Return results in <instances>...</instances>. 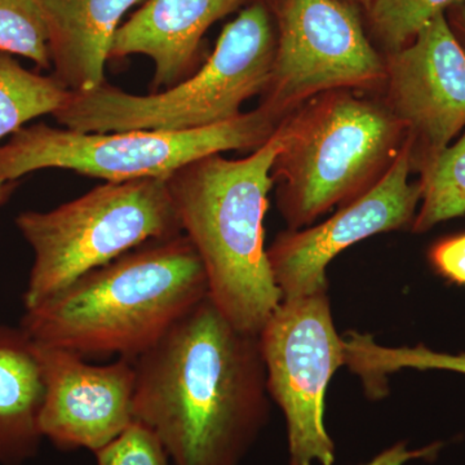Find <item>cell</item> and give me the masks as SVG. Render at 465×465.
Returning <instances> with one entry per match:
<instances>
[{
	"label": "cell",
	"mask_w": 465,
	"mask_h": 465,
	"mask_svg": "<svg viewBox=\"0 0 465 465\" xmlns=\"http://www.w3.org/2000/svg\"><path fill=\"white\" fill-rule=\"evenodd\" d=\"M280 124L258 108L225 124L188 131L85 134L43 124L25 125L0 145V179L17 182L45 168L74 171L106 183L167 179L207 155L255 152Z\"/></svg>",
	"instance_id": "cell-7"
},
{
	"label": "cell",
	"mask_w": 465,
	"mask_h": 465,
	"mask_svg": "<svg viewBox=\"0 0 465 465\" xmlns=\"http://www.w3.org/2000/svg\"><path fill=\"white\" fill-rule=\"evenodd\" d=\"M208 295L206 272L183 232L137 247L25 311L33 341L81 356L136 360Z\"/></svg>",
	"instance_id": "cell-2"
},
{
	"label": "cell",
	"mask_w": 465,
	"mask_h": 465,
	"mask_svg": "<svg viewBox=\"0 0 465 465\" xmlns=\"http://www.w3.org/2000/svg\"><path fill=\"white\" fill-rule=\"evenodd\" d=\"M34 344L45 388L39 421L43 439L57 449L94 454L134 423V360L119 357L94 366L69 349Z\"/></svg>",
	"instance_id": "cell-12"
},
{
	"label": "cell",
	"mask_w": 465,
	"mask_h": 465,
	"mask_svg": "<svg viewBox=\"0 0 465 465\" xmlns=\"http://www.w3.org/2000/svg\"><path fill=\"white\" fill-rule=\"evenodd\" d=\"M342 2H347L349 5H354V7H363L367 9L370 7L371 0H342Z\"/></svg>",
	"instance_id": "cell-25"
},
{
	"label": "cell",
	"mask_w": 465,
	"mask_h": 465,
	"mask_svg": "<svg viewBox=\"0 0 465 465\" xmlns=\"http://www.w3.org/2000/svg\"><path fill=\"white\" fill-rule=\"evenodd\" d=\"M0 52L50 69L47 27L35 0H0Z\"/></svg>",
	"instance_id": "cell-20"
},
{
	"label": "cell",
	"mask_w": 465,
	"mask_h": 465,
	"mask_svg": "<svg viewBox=\"0 0 465 465\" xmlns=\"http://www.w3.org/2000/svg\"><path fill=\"white\" fill-rule=\"evenodd\" d=\"M465 0H371L370 23L387 54L402 50L446 9Z\"/></svg>",
	"instance_id": "cell-19"
},
{
	"label": "cell",
	"mask_w": 465,
	"mask_h": 465,
	"mask_svg": "<svg viewBox=\"0 0 465 465\" xmlns=\"http://www.w3.org/2000/svg\"><path fill=\"white\" fill-rule=\"evenodd\" d=\"M461 21H463V25L465 29V2L463 5V9H461Z\"/></svg>",
	"instance_id": "cell-26"
},
{
	"label": "cell",
	"mask_w": 465,
	"mask_h": 465,
	"mask_svg": "<svg viewBox=\"0 0 465 465\" xmlns=\"http://www.w3.org/2000/svg\"><path fill=\"white\" fill-rule=\"evenodd\" d=\"M259 341L269 396L286 418L290 465H332L335 445L324 427V396L344 365V339L336 331L327 290L282 299Z\"/></svg>",
	"instance_id": "cell-8"
},
{
	"label": "cell",
	"mask_w": 465,
	"mask_h": 465,
	"mask_svg": "<svg viewBox=\"0 0 465 465\" xmlns=\"http://www.w3.org/2000/svg\"><path fill=\"white\" fill-rule=\"evenodd\" d=\"M16 225L34 252L25 311L148 242L183 232L167 179L106 183L54 210L20 213Z\"/></svg>",
	"instance_id": "cell-6"
},
{
	"label": "cell",
	"mask_w": 465,
	"mask_h": 465,
	"mask_svg": "<svg viewBox=\"0 0 465 465\" xmlns=\"http://www.w3.org/2000/svg\"><path fill=\"white\" fill-rule=\"evenodd\" d=\"M94 457L96 465H173L157 436L137 421Z\"/></svg>",
	"instance_id": "cell-21"
},
{
	"label": "cell",
	"mask_w": 465,
	"mask_h": 465,
	"mask_svg": "<svg viewBox=\"0 0 465 465\" xmlns=\"http://www.w3.org/2000/svg\"><path fill=\"white\" fill-rule=\"evenodd\" d=\"M384 60L381 99L405 125L418 173L465 128V47L442 14Z\"/></svg>",
	"instance_id": "cell-10"
},
{
	"label": "cell",
	"mask_w": 465,
	"mask_h": 465,
	"mask_svg": "<svg viewBox=\"0 0 465 465\" xmlns=\"http://www.w3.org/2000/svg\"><path fill=\"white\" fill-rule=\"evenodd\" d=\"M440 449H442V443L440 442L419 450H409L405 442H400L382 451L369 463L360 465H405L415 459H434Z\"/></svg>",
	"instance_id": "cell-23"
},
{
	"label": "cell",
	"mask_w": 465,
	"mask_h": 465,
	"mask_svg": "<svg viewBox=\"0 0 465 465\" xmlns=\"http://www.w3.org/2000/svg\"><path fill=\"white\" fill-rule=\"evenodd\" d=\"M246 0H149L119 26L110 58L148 56L152 90H168L194 74L204 34Z\"/></svg>",
	"instance_id": "cell-13"
},
{
	"label": "cell",
	"mask_w": 465,
	"mask_h": 465,
	"mask_svg": "<svg viewBox=\"0 0 465 465\" xmlns=\"http://www.w3.org/2000/svg\"><path fill=\"white\" fill-rule=\"evenodd\" d=\"M367 94L323 92L281 121L272 177L290 231L374 188L405 148V125L381 96Z\"/></svg>",
	"instance_id": "cell-4"
},
{
	"label": "cell",
	"mask_w": 465,
	"mask_h": 465,
	"mask_svg": "<svg viewBox=\"0 0 465 465\" xmlns=\"http://www.w3.org/2000/svg\"><path fill=\"white\" fill-rule=\"evenodd\" d=\"M418 173L421 198L412 231L428 232L440 223L464 215L465 133Z\"/></svg>",
	"instance_id": "cell-18"
},
{
	"label": "cell",
	"mask_w": 465,
	"mask_h": 465,
	"mask_svg": "<svg viewBox=\"0 0 465 465\" xmlns=\"http://www.w3.org/2000/svg\"><path fill=\"white\" fill-rule=\"evenodd\" d=\"M70 94L54 75L30 72L11 54L0 52V140L33 119L54 115Z\"/></svg>",
	"instance_id": "cell-17"
},
{
	"label": "cell",
	"mask_w": 465,
	"mask_h": 465,
	"mask_svg": "<svg viewBox=\"0 0 465 465\" xmlns=\"http://www.w3.org/2000/svg\"><path fill=\"white\" fill-rule=\"evenodd\" d=\"M385 60L367 38L357 7L342 0H282L271 79L259 108L282 121L333 90L381 94Z\"/></svg>",
	"instance_id": "cell-9"
},
{
	"label": "cell",
	"mask_w": 465,
	"mask_h": 465,
	"mask_svg": "<svg viewBox=\"0 0 465 465\" xmlns=\"http://www.w3.org/2000/svg\"><path fill=\"white\" fill-rule=\"evenodd\" d=\"M48 34L54 75L67 90L105 84V65L125 12L142 0H35Z\"/></svg>",
	"instance_id": "cell-14"
},
{
	"label": "cell",
	"mask_w": 465,
	"mask_h": 465,
	"mask_svg": "<svg viewBox=\"0 0 465 465\" xmlns=\"http://www.w3.org/2000/svg\"><path fill=\"white\" fill-rule=\"evenodd\" d=\"M430 262L446 280L465 286V232L437 242L430 251Z\"/></svg>",
	"instance_id": "cell-22"
},
{
	"label": "cell",
	"mask_w": 465,
	"mask_h": 465,
	"mask_svg": "<svg viewBox=\"0 0 465 465\" xmlns=\"http://www.w3.org/2000/svg\"><path fill=\"white\" fill-rule=\"evenodd\" d=\"M275 42L268 9L255 3L224 27L206 63L182 84L139 96L105 82L94 91L72 92L54 119L85 134L188 131L225 124L265 91Z\"/></svg>",
	"instance_id": "cell-5"
},
{
	"label": "cell",
	"mask_w": 465,
	"mask_h": 465,
	"mask_svg": "<svg viewBox=\"0 0 465 465\" xmlns=\"http://www.w3.org/2000/svg\"><path fill=\"white\" fill-rule=\"evenodd\" d=\"M344 365L360 376L372 399H379L385 393L387 375L402 369L446 370L465 374V353H440L424 345L382 347L370 335L351 332L344 339Z\"/></svg>",
	"instance_id": "cell-16"
},
{
	"label": "cell",
	"mask_w": 465,
	"mask_h": 465,
	"mask_svg": "<svg viewBox=\"0 0 465 465\" xmlns=\"http://www.w3.org/2000/svg\"><path fill=\"white\" fill-rule=\"evenodd\" d=\"M45 379L35 344L23 329L0 326V465L38 454Z\"/></svg>",
	"instance_id": "cell-15"
},
{
	"label": "cell",
	"mask_w": 465,
	"mask_h": 465,
	"mask_svg": "<svg viewBox=\"0 0 465 465\" xmlns=\"http://www.w3.org/2000/svg\"><path fill=\"white\" fill-rule=\"evenodd\" d=\"M17 185V182H5V180L0 179V207L11 198V195L16 191Z\"/></svg>",
	"instance_id": "cell-24"
},
{
	"label": "cell",
	"mask_w": 465,
	"mask_h": 465,
	"mask_svg": "<svg viewBox=\"0 0 465 465\" xmlns=\"http://www.w3.org/2000/svg\"><path fill=\"white\" fill-rule=\"evenodd\" d=\"M412 173L409 140L387 174L365 194L339 207L313 228L281 232L266 250L282 299L327 290L326 268L338 253L379 232L411 226L420 203L419 182Z\"/></svg>",
	"instance_id": "cell-11"
},
{
	"label": "cell",
	"mask_w": 465,
	"mask_h": 465,
	"mask_svg": "<svg viewBox=\"0 0 465 465\" xmlns=\"http://www.w3.org/2000/svg\"><path fill=\"white\" fill-rule=\"evenodd\" d=\"M134 362V421L173 465H240L269 418L259 335L237 329L207 295Z\"/></svg>",
	"instance_id": "cell-1"
},
{
	"label": "cell",
	"mask_w": 465,
	"mask_h": 465,
	"mask_svg": "<svg viewBox=\"0 0 465 465\" xmlns=\"http://www.w3.org/2000/svg\"><path fill=\"white\" fill-rule=\"evenodd\" d=\"M281 146L278 124L249 157L217 153L167 177L183 232L206 272L208 295L237 329L252 335L282 302L264 246L272 167Z\"/></svg>",
	"instance_id": "cell-3"
}]
</instances>
